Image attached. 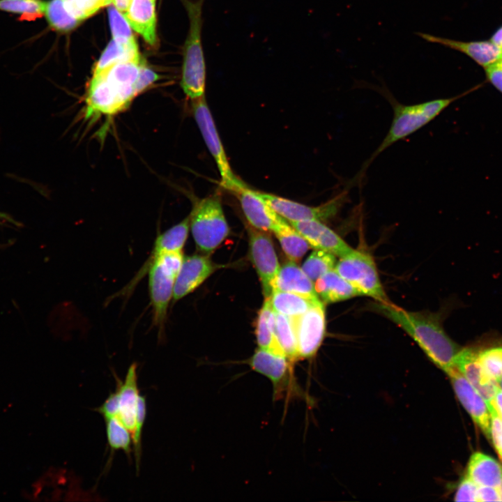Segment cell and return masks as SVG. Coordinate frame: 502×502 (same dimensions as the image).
<instances>
[{
    "mask_svg": "<svg viewBox=\"0 0 502 502\" xmlns=\"http://www.w3.org/2000/svg\"><path fill=\"white\" fill-rule=\"evenodd\" d=\"M355 84L357 86L370 88L383 96L393 107V118L386 135L370 157L363 163L356 175L349 182V187L362 181L370 165L382 152L393 144L404 139L426 126L451 103L475 89L473 88L462 94L450 98H438L413 105H404L395 98L383 82L381 86L369 84L364 81H357Z\"/></svg>",
    "mask_w": 502,
    "mask_h": 502,
    "instance_id": "obj_1",
    "label": "cell"
},
{
    "mask_svg": "<svg viewBox=\"0 0 502 502\" xmlns=\"http://www.w3.org/2000/svg\"><path fill=\"white\" fill-rule=\"evenodd\" d=\"M374 307L411 336L439 368L446 373L455 366L462 347L447 335L435 314L410 312L390 302H378Z\"/></svg>",
    "mask_w": 502,
    "mask_h": 502,
    "instance_id": "obj_2",
    "label": "cell"
},
{
    "mask_svg": "<svg viewBox=\"0 0 502 502\" xmlns=\"http://www.w3.org/2000/svg\"><path fill=\"white\" fill-rule=\"evenodd\" d=\"M183 258L182 251L165 252L157 255L151 253L129 284V287H134L144 273H148L153 321L158 328L159 335H162L165 329L168 306L173 298L174 282Z\"/></svg>",
    "mask_w": 502,
    "mask_h": 502,
    "instance_id": "obj_3",
    "label": "cell"
},
{
    "mask_svg": "<svg viewBox=\"0 0 502 502\" xmlns=\"http://www.w3.org/2000/svg\"><path fill=\"white\" fill-rule=\"evenodd\" d=\"M189 20L185 43L181 86L191 100L204 96L206 66L201 45L202 4L204 0H183Z\"/></svg>",
    "mask_w": 502,
    "mask_h": 502,
    "instance_id": "obj_4",
    "label": "cell"
},
{
    "mask_svg": "<svg viewBox=\"0 0 502 502\" xmlns=\"http://www.w3.org/2000/svg\"><path fill=\"white\" fill-rule=\"evenodd\" d=\"M190 215V228L197 249L211 254L228 236L229 227L218 195L195 201Z\"/></svg>",
    "mask_w": 502,
    "mask_h": 502,
    "instance_id": "obj_5",
    "label": "cell"
},
{
    "mask_svg": "<svg viewBox=\"0 0 502 502\" xmlns=\"http://www.w3.org/2000/svg\"><path fill=\"white\" fill-rule=\"evenodd\" d=\"M335 270L360 295L372 297L377 302H389L374 260L368 252L353 249L349 254L340 257Z\"/></svg>",
    "mask_w": 502,
    "mask_h": 502,
    "instance_id": "obj_6",
    "label": "cell"
},
{
    "mask_svg": "<svg viewBox=\"0 0 502 502\" xmlns=\"http://www.w3.org/2000/svg\"><path fill=\"white\" fill-rule=\"evenodd\" d=\"M192 109L203 139L213 157L221 177V185L235 193L246 185L232 172L205 96L192 100Z\"/></svg>",
    "mask_w": 502,
    "mask_h": 502,
    "instance_id": "obj_7",
    "label": "cell"
},
{
    "mask_svg": "<svg viewBox=\"0 0 502 502\" xmlns=\"http://www.w3.org/2000/svg\"><path fill=\"white\" fill-rule=\"evenodd\" d=\"M246 363L253 371L270 380L275 401L298 392L294 374V364L286 356L258 348Z\"/></svg>",
    "mask_w": 502,
    "mask_h": 502,
    "instance_id": "obj_8",
    "label": "cell"
},
{
    "mask_svg": "<svg viewBox=\"0 0 502 502\" xmlns=\"http://www.w3.org/2000/svg\"><path fill=\"white\" fill-rule=\"evenodd\" d=\"M260 195L278 215L288 222H323L334 218L338 213L347 200L348 189L343 190L333 199L317 206L305 205L269 193L260 192Z\"/></svg>",
    "mask_w": 502,
    "mask_h": 502,
    "instance_id": "obj_9",
    "label": "cell"
},
{
    "mask_svg": "<svg viewBox=\"0 0 502 502\" xmlns=\"http://www.w3.org/2000/svg\"><path fill=\"white\" fill-rule=\"evenodd\" d=\"M249 253L260 279L265 298L272 293L273 283L280 268L272 238L268 231L248 227Z\"/></svg>",
    "mask_w": 502,
    "mask_h": 502,
    "instance_id": "obj_10",
    "label": "cell"
},
{
    "mask_svg": "<svg viewBox=\"0 0 502 502\" xmlns=\"http://www.w3.org/2000/svg\"><path fill=\"white\" fill-rule=\"evenodd\" d=\"M291 319L296 331L298 360L313 357L325 335L324 303H317L303 314Z\"/></svg>",
    "mask_w": 502,
    "mask_h": 502,
    "instance_id": "obj_11",
    "label": "cell"
},
{
    "mask_svg": "<svg viewBox=\"0 0 502 502\" xmlns=\"http://www.w3.org/2000/svg\"><path fill=\"white\" fill-rule=\"evenodd\" d=\"M446 374L460 403L487 438L490 439L491 415L485 400L455 366Z\"/></svg>",
    "mask_w": 502,
    "mask_h": 502,
    "instance_id": "obj_12",
    "label": "cell"
},
{
    "mask_svg": "<svg viewBox=\"0 0 502 502\" xmlns=\"http://www.w3.org/2000/svg\"><path fill=\"white\" fill-rule=\"evenodd\" d=\"M454 365L489 406L499 386L498 381L492 377L480 363L476 347H462L455 358Z\"/></svg>",
    "mask_w": 502,
    "mask_h": 502,
    "instance_id": "obj_13",
    "label": "cell"
},
{
    "mask_svg": "<svg viewBox=\"0 0 502 502\" xmlns=\"http://www.w3.org/2000/svg\"><path fill=\"white\" fill-rule=\"evenodd\" d=\"M243 213L251 227L272 231L285 219L278 215L261 196L260 192L246 185L235 192Z\"/></svg>",
    "mask_w": 502,
    "mask_h": 502,
    "instance_id": "obj_14",
    "label": "cell"
},
{
    "mask_svg": "<svg viewBox=\"0 0 502 502\" xmlns=\"http://www.w3.org/2000/svg\"><path fill=\"white\" fill-rule=\"evenodd\" d=\"M217 268L208 255L193 254L184 257L176 278L173 300L176 301L192 292Z\"/></svg>",
    "mask_w": 502,
    "mask_h": 502,
    "instance_id": "obj_15",
    "label": "cell"
},
{
    "mask_svg": "<svg viewBox=\"0 0 502 502\" xmlns=\"http://www.w3.org/2000/svg\"><path fill=\"white\" fill-rule=\"evenodd\" d=\"M144 63L141 58L121 61L93 76H99L105 80L125 109L137 96L135 84Z\"/></svg>",
    "mask_w": 502,
    "mask_h": 502,
    "instance_id": "obj_16",
    "label": "cell"
},
{
    "mask_svg": "<svg viewBox=\"0 0 502 502\" xmlns=\"http://www.w3.org/2000/svg\"><path fill=\"white\" fill-rule=\"evenodd\" d=\"M311 248L341 257L353 250L339 235L319 220L289 222Z\"/></svg>",
    "mask_w": 502,
    "mask_h": 502,
    "instance_id": "obj_17",
    "label": "cell"
},
{
    "mask_svg": "<svg viewBox=\"0 0 502 502\" xmlns=\"http://www.w3.org/2000/svg\"><path fill=\"white\" fill-rule=\"evenodd\" d=\"M415 34L427 43L459 52L483 68L502 59V51L490 40L461 41L420 31Z\"/></svg>",
    "mask_w": 502,
    "mask_h": 502,
    "instance_id": "obj_18",
    "label": "cell"
},
{
    "mask_svg": "<svg viewBox=\"0 0 502 502\" xmlns=\"http://www.w3.org/2000/svg\"><path fill=\"white\" fill-rule=\"evenodd\" d=\"M119 409L117 418L131 432L135 427L139 390L137 385V364L134 363L129 367L123 381L117 384Z\"/></svg>",
    "mask_w": 502,
    "mask_h": 502,
    "instance_id": "obj_19",
    "label": "cell"
},
{
    "mask_svg": "<svg viewBox=\"0 0 502 502\" xmlns=\"http://www.w3.org/2000/svg\"><path fill=\"white\" fill-rule=\"evenodd\" d=\"M272 289L273 291H288L312 300H320L316 293L313 282L302 268L291 260L280 266Z\"/></svg>",
    "mask_w": 502,
    "mask_h": 502,
    "instance_id": "obj_20",
    "label": "cell"
},
{
    "mask_svg": "<svg viewBox=\"0 0 502 502\" xmlns=\"http://www.w3.org/2000/svg\"><path fill=\"white\" fill-rule=\"evenodd\" d=\"M123 16L130 27L139 33L149 44H155V0H132Z\"/></svg>",
    "mask_w": 502,
    "mask_h": 502,
    "instance_id": "obj_21",
    "label": "cell"
},
{
    "mask_svg": "<svg viewBox=\"0 0 502 502\" xmlns=\"http://www.w3.org/2000/svg\"><path fill=\"white\" fill-rule=\"evenodd\" d=\"M314 289L320 301L324 304L343 301L360 293L334 269L327 272L315 281Z\"/></svg>",
    "mask_w": 502,
    "mask_h": 502,
    "instance_id": "obj_22",
    "label": "cell"
},
{
    "mask_svg": "<svg viewBox=\"0 0 502 502\" xmlns=\"http://www.w3.org/2000/svg\"><path fill=\"white\" fill-rule=\"evenodd\" d=\"M466 476L478 486L498 487L502 482V465L480 452L471 456Z\"/></svg>",
    "mask_w": 502,
    "mask_h": 502,
    "instance_id": "obj_23",
    "label": "cell"
},
{
    "mask_svg": "<svg viewBox=\"0 0 502 502\" xmlns=\"http://www.w3.org/2000/svg\"><path fill=\"white\" fill-rule=\"evenodd\" d=\"M255 332L259 348L276 355L286 356L276 336L275 312L271 307L269 297L265 298L258 312Z\"/></svg>",
    "mask_w": 502,
    "mask_h": 502,
    "instance_id": "obj_24",
    "label": "cell"
},
{
    "mask_svg": "<svg viewBox=\"0 0 502 502\" xmlns=\"http://www.w3.org/2000/svg\"><path fill=\"white\" fill-rule=\"evenodd\" d=\"M273 310L290 318L297 317L307 311L314 305L321 302L312 300L297 294L275 290L269 296Z\"/></svg>",
    "mask_w": 502,
    "mask_h": 502,
    "instance_id": "obj_25",
    "label": "cell"
},
{
    "mask_svg": "<svg viewBox=\"0 0 502 502\" xmlns=\"http://www.w3.org/2000/svg\"><path fill=\"white\" fill-rule=\"evenodd\" d=\"M289 260L299 261L311 248L304 237L284 220L273 231Z\"/></svg>",
    "mask_w": 502,
    "mask_h": 502,
    "instance_id": "obj_26",
    "label": "cell"
},
{
    "mask_svg": "<svg viewBox=\"0 0 502 502\" xmlns=\"http://www.w3.org/2000/svg\"><path fill=\"white\" fill-rule=\"evenodd\" d=\"M137 46H128L112 40L95 65L93 75H97L124 61L139 59Z\"/></svg>",
    "mask_w": 502,
    "mask_h": 502,
    "instance_id": "obj_27",
    "label": "cell"
},
{
    "mask_svg": "<svg viewBox=\"0 0 502 502\" xmlns=\"http://www.w3.org/2000/svg\"><path fill=\"white\" fill-rule=\"evenodd\" d=\"M275 333L286 357L295 364L298 360L297 340L292 319L275 312Z\"/></svg>",
    "mask_w": 502,
    "mask_h": 502,
    "instance_id": "obj_28",
    "label": "cell"
},
{
    "mask_svg": "<svg viewBox=\"0 0 502 502\" xmlns=\"http://www.w3.org/2000/svg\"><path fill=\"white\" fill-rule=\"evenodd\" d=\"M44 15L50 26L59 32L69 31L81 22L66 10L63 0L46 1Z\"/></svg>",
    "mask_w": 502,
    "mask_h": 502,
    "instance_id": "obj_29",
    "label": "cell"
},
{
    "mask_svg": "<svg viewBox=\"0 0 502 502\" xmlns=\"http://www.w3.org/2000/svg\"><path fill=\"white\" fill-rule=\"evenodd\" d=\"M46 1L43 0H0V10L20 16L21 20L33 21L44 15Z\"/></svg>",
    "mask_w": 502,
    "mask_h": 502,
    "instance_id": "obj_30",
    "label": "cell"
},
{
    "mask_svg": "<svg viewBox=\"0 0 502 502\" xmlns=\"http://www.w3.org/2000/svg\"><path fill=\"white\" fill-rule=\"evenodd\" d=\"M108 445L112 451L123 450L128 455L131 451L132 436L117 417L105 418Z\"/></svg>",
    "mask_w": 502,
    "mask_h": 502,
    "instance_id": "obj_31",
    "label": "cell"
},
{
    "mask_svg": "<svg viewBox=\"0 0 502 502\" xmlns=\"http://www.w3.org/2000/svg\"><path fill=\"white\" fill-rule=\"evenodd\" d=\"M335 257L330 252L316 250L308 256L301 268L312 282H315L321 276L335 268Z\"/></svg>",
    "mask_w": 502,
    "mask_h": 502,
    "instance_id": "obj_32",
    "label": "cell"
},
{
    "mask_svg": "<svg viewBox=\"0 0 502 502\" xmlns=\"http://www.w3.org/2000/svg\"><path fill=\"white\" fill-rule=\"evenodd\" d=\"M476 349L480 363L498 381L502 376V342Z\"/></svg>",
    "mask_w": 502,
    "mask_h": 502,
    "instance_id": "obj_33",
    "label": "cell"
},
{
    "mask_svg": "<svg viewBox=\"0 0 502 502\" xmlns=\"http://www.w3.org/2000/svg\"><path fill=\"white\" fill-rule=\"evenodd\" d=\"M108 17L113 40L123 45L137 46L130 26L114 6L109 7Z\"/></svg>",
    "mask_w": 502,
    "mask_h": 502,
    "instance_id": "obj_34",
    "label": "cell"
},
{
    "mask_svg": "<svg viewBox=\"0 0 502 502\" xmlns=\"http://www.w3.org/2000/svg\"><path fill=\"white\" fill-rule=\"evenodd\" d=\"M66 10L79 21L93 15L102 7L105 0H63Z\"/></svg>",
    "mask_w": 502,
    "mask_h": 502,
    "instance_id": "obj_35",
    "label": "cell"
},
{
    "mask_svg": "<svg viewBox=\"0 0 502 502\" xmlns=\"http://www.w3.org/2000/svg\"><path fill=\"white\" fill-rule=\"evenodd\" d=\"M146 415V398L139 395L137 402V409L136 413L135 427L132 433V442L134 445V452L137 468L139 467V462L141 455L142 448V429Z\"/></svg>",
    "mask_w": 502,
    "mask_h": 502,
    "instance_id": "obj_36",
    "label": "cell"
},
{
    "mask_svg": "<svg viewBox=\"0 0 502 502\" xmlns=\"http://www.w3.org/2000/svg\"><path fill=\"white\" fill-rule=\"evenodd\" d=\"M478 485L466 476L458 484L454 500L456 501H478Z\"/></svg>",
    "mask_w": 502,
    "mask_h": 502,
    "instance_id": "obj_37",
    "label": "cell"
},
{
    "mask_svg": "<svg viewBox=\"0 0 502 502\" xmlns=\"http://www.w3.org/2000/svg\"><path fill=\"white\" fill-rule=\"evenodd\" d=\"M491 415L490 439L502 460V420L492 406H489Z\"/></svg>",
    "mask_w": 502,
    "mask_h": 502,
    "instance_id": "obj_38",
    "label": "cell"
},
{
    "mask_svg": "<svg viewBox=\"0 0 502 502\" xmlns=\"http://www.w3.org/2000/svg\"><path fill=\"white\" fill-rule=\"evenodd\" d=\"M158 79V75L146 66L144 63L141 66L135 84V92L137 95L146 89Z\"/></svg>",
    "mask_w": 502,
    "mask_h": 502,
    "instance_id": "obj_39",
    "label": "cell"
},
{
    "mask_svg": "<svg viewBox=\"0 0 502 502\" xmlns=\"http://www.w3.org/2000/svg\"><path fill=\"white\" fill-rule=\"evenodd\" d=\"M119 409V393L117 390L109 394L105 401L97 409L104 418L117 417Z\"/></svg>",
    "mask_w": 502,
    "mask_h": 502,
    "instance_id": "obj_40",
    "label": "cell"
},
{
    "mask_svg": "<svg viewBox=\"0 0 502 502\" xmlns=\"http://www.w3.org/2000/svg\"><path fill=\"white\" fill-rule=\"evenodd\" d=\"M484 68L487 80L502 93V59Z\"/></svg>",
    "mask_w": 502,
    "mask_h": 502,
    "instance_id": "obj_41",
    "label": "cell"
},
{
    "mask_svg": "<svg viewBox=\"0 0 502 502\" xmlns=\"http://www.w3.org/2000/svg\"><path fill=\"white\" fill-rule=\"evenodd\" d=\"M478 501H501L498 489L489 486H480L478 488Z\"/></svg>",
    "mask_w": 502,
    "mask_h": 502,
    "instance_id": "obj_42",
    "label": "cell"
},
{
    "mask_svg": "<svg viewBox=\"0 0 502 502\" xmlns=\"http://www.w3.org/2000/svg\"><path fill=\"white\" fill-rule=\"evenodd\" d=\"M489 406H492L494 408L498 416L502 420V390L500 387Z\"/></svg>",
    "mask_w": 502,
    "mask_h": 502,
    "instance_id": "obj_43",
    "label": "cell"
},
{
    "mask_svg": "<svg viewBox=\"0 0 502 502\" xmlns=\"http://www.w3.org/2000/svg\"><path fill=\"white\" fill-rule=\"evenodd\" d=\"M132 0H112L114 6L123 15L126 13Z\"/></svg>",
    "mask_w": 502,
    "mask_h": 502,
    "instance_id": "obj_44",
    "label": "cell"
},
{
    "mask_svg": "<svg viewBox=\"0 0 502 502\" xmlns=\"http://www.w3.org/2000/svg\"><path fill=\"white\" fill-rule=\"evenodd\" d=\"M489 40L502 51V26L494 33Z\"/></svg>",
    "mask_w": 502,
    "mask_h": 502,
    "instance_id": "obj_45",
    "label": "cell"
},
{
    "mask_svg": "<svg viewBox=\"0 0 502 502\" xmlns=\"http://www.w3.org/2000/svg\"><path fill=\"white\" fill-rule=\"evenodd\" d=\"M497 489H498V491L499 493L500 500H501V501H502V482L500 484V485L497 487Z\"/></svg>",
    "mask_w": 502,
    "mask_h": 502,
    "instance_id": "obj_46",
    "label": "cell"
},
{
    "mask_svg": "<svg viewBox=\"0 0 502 502\" xmlns=\"http://www.w3.org/2000/svg\"><path fill=\"white\" fill-rule=\"evenodd\" d=\"M498 383H499V386L500 388L502 390V376H501V378H500L499 380L498 381Z\"/></svg>",
    "mask_w": 502,
    "mask_h": 502,
    "instance_id": "obj_47",
    "label": "cell"
},
{
    "mask_svg": "<svg viewBox=\"0 0 502 502\" xmlns=\"http://www.w3.org/2000/svg\"><path fill=\"white\" fill-rule=\"evenodd\" d=\"M112 0H105V3H106L107 6L111 4V3H112Z\"/></svg>",
    "mask_w": 502,
    "mask_h": 502,
    "instance_id": "obj_48",
    "label": "cell"
}]
</instances>
